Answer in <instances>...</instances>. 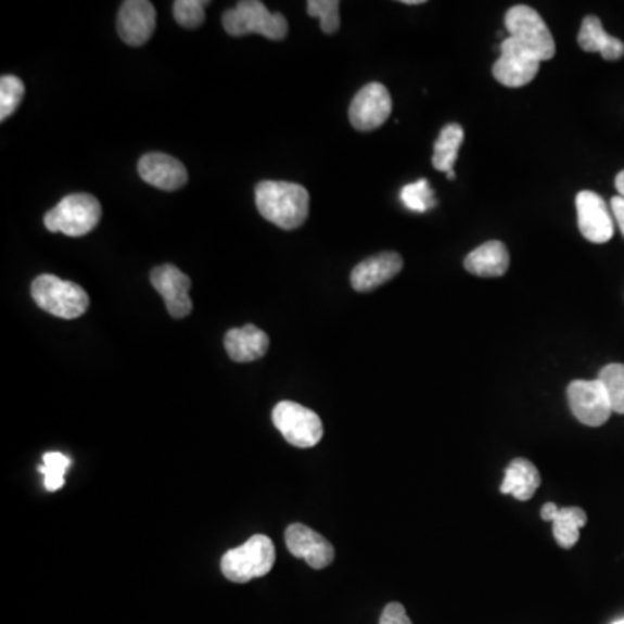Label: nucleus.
Instances as JSON below:
<instances>
[{
	"label": "nucleus",
	"instance_id": "obj_1",
	"mask_svg": "<svg viewBox=\"0 0 624 624\" xmlns=\"http://www.w3.org/2000/svg\"><path fill=\"white\" fill-rule=\"evenodd\" d=\"M309 193L295 182L263 181L255 188V203L264 219L284 231L301 228L309 216Z\"/></svg>",
	"mask_w": 624,
	"mask_h": 624
},
{
	"label": "nucleus",
	"instance_id": "obj_2",
	"mask_svg": "<svg viewBox=\"0 0 624 624\" xmlns=\"http://www.w3.org/2000/svg\"><path fill=\"white\" fill-rule=\"evenodd\" d=\"M31 297L40 309L63 319H77L89 309V295L80 284L61 280L54 275H40L31 283Z\"/></svg>",
	"mask_w": 624,
	"mask_h": 624
},
{
	"label": "nucleus",
	"instance_id": "obj_3",
	"mask_svg": "<svg viewBox=\"0 0 624 624\" xmlns=\"http://www.w3.org/2000/svg\"><path fill=\"white\" fill-rule=\"evenodd\" d=\"M103 208L100 200L89 193L68 194L43 217V225L51 233L78 238L91 233L100 225Z\"/></svg>",
	"mask_w": 624,
	"mask_h": 624
},
{
	"label": "nucleus",
	"instance_id": "obj_4",
	"mask_svg": "<svg viewBox=\"0 0 624 624\" xmlns=\"http://www.w3.org/2000/svg\"><path fill=\"white\" fill-rule=\"evenodd\" d=\"M222 26L233 37L258 34L269 40H283L289 22L281 13H271L260 0H242L222 16Z\"/></svg>",
	"mask_w": 624,
	"mask_h": 624
},
{
	"label": "nucleus",
	"instance_id": "obj_5",
	"mask_svg": "<svg viewBox=\"0 0 624 624\" xmlns=\"http://www.w3.org/2000/svg\"><path fill=\"white\" fill-rule=\"evenodd\" d=\"M275 560V543L264 534H255L240 547L226 551L220 560V571L229 582L249 583L271 573Z\"/></svg>",
	"mask_w": 624,
	"mask_h": 624
},
{
	"label": "nucleus",
	"instance_id": "obj_6",
	"mask_svg": "<svg viewBox=\"0 0 624 624\" xmlns=\"http://www.w3.org/2000/svg\"><path fill=\"white\" fill-rule=\"evenodd\" d=\"M505 26L508 37H512L519 46L531 52L539 61H550L556 56V40L548 30L547 23L543 22L538 11L530 5H513L505 14Z\"/></svg>",
	"mask_w": 624,
	"mask_h": 624
},
{
	"label": "nucleus",
	"instance_id": "obj_7",
	"mask_svg": "<svg viewBox=\"0 0 624 624\" xmlns=\"http://www.w3.org/2000/svg\"><path fill=\"white\" fill-rule=\"evenodd\" d=\"M272 422L284 440L295 448H315L323 437L321 418L313 409L293 400H281L275 406Z\"/></svg>",
	"mask_w": 624,
	"mask_h": 624
},
{
	"label": "nucleus",
	"instance_id": "obj_8",
	"mask_svg": "<svg viewBox=\"0 0 624 624\" xmlns=\"http://www.w3.org/2000/svg\"><path fill=\"white\" fill-rule=\"evenodd\" d=\"M568 403L574 417L583 425H603L614 413L608 391L599 379L574 380V382L569 383Z\"/></svg>",
	"mask_w": 624,
	"mask_h": 624
},
{
	"label": "nucleus",
	"instance_id": "obj_9",
	"mask_svg": "<svg viewBox=\"0 0 624 624\" xmlns=\"http://www.w3.org/2000/svg\"><path fill=\"white\" fill-rule=\"evenodd\" d=\"M542 61L525 51L512 37H507L499 48V58L493 65V77L510 89L527 86L538 75Z\"/></svg>",
	"mask_w": 624,
	"mask_h": 624
},
{
	"label": "nucleus",
	"instance_id": "obj_10",
	"mask_svg": "<svg viewBox=\"0 0 624 624\" xmlns=\"http://www.w3.org/2000/svg\"><path fill=\"white\" fill-rule=\"evenodd\" d=\"M392 113V98L387 87L371 82L354 95L349 109V120L354 129L371 132L389 120Z\"/></svg>",
	"mask_w": 624,
	"mask_h": 624
},
{
	"label": "nucleus",
	"instance_id": "obj_11",
	"mask_svg": "<svg viewBox=\"0 0 624 624\" xmlns=\"http://www.w3.org/2000/svg\"><path fill=\"white\" fill-rule=\"evenodd\" d=\"M150 280L153 289L164 297L168 315L176 319L191 315L193 302L190 298V276L173 264H164L151 271Z\"/></svg>",
	"mask_w": 624,
	"mask_h": 624
},
{
	"label": "nucleus",
	"instance_id": "obj_12",
	"mask_svg": "<svg viewBox=\"0 0 624 624\" xmlns=\"http://www.w3.org/2000/svg\"><path fill=\"white\" fill-rule=\"evenodd\" d=\"M577 226L590 243H608L614 237V217L608 203L594 191H582L576 196Z\"/></svg>",
	"mask_w": 624,
	"mask_h": 624
},
{
	"label": "nucleus",
	"instance_id": "obj_13",
	"mask_svg": "<svg viewBox=\"0 0 624 624\" xmlns=\"http://www.w3.org/2000/svg\"><path fill=\"white\" fill-rule=\"evenodd\" d=\"M284 542H286V547L293 557L306 560L313 569L328 568L335 559L332 543L307 525H290L284 533Z\"/></svg>",
	"mask_w": 624,
	"mask_h": 624
},
{
	"label": "nucleus",
	"instance_id": "obj_14",
	"mask_svg": "<svg viewBox=\"0 0 624 624\" xmlns=\"http://www.w3.org/2000/svg\"><path fill=\"white\" fill-rule=\"evenodd\" d=\"M155 5L148 0H127L122 4L117 30L127 46H132V48L144 46L155 31Z\"/></svg>",
	"mask_w": 624,
	"mask_h": 624
},
{
	"label": "nucleus",
	"instance_id": "obj_15",
	"mask_svg": "<svg viewBox=\"0 0 624 624\" xmlns=\"http://www.w3.org/2000/svg\"><path fill=\"white\" fill-rule=\"evenodd\" d=\"M138 173L142 181L164 191L181 190L188 182V170L179 160L165 153H148L141 156Z\"/></svg>",
	"mask_w": 624,
	"mask_h": 624
},
{
	"label": "nucleus",
	"instance_id": "obj_16",
	"mask_svg": "<svg viewBox=\"0 0 624 624\" xmlns=\"http://www.w3.org/2000/svg\"><path fill=\"white\" fill-rule=\"evenodd\" d=\"M403 269V257L396 252H383L354 267L351 283L356 292H371L396 278Z\"/></svg>",
	"mask_w": 624,
	"mask_h": 624
},
{
	"label": "nucleus",
	"instance_id": "obj_17",
	"mask_svg": "<svg viewBox=\"0 0 624 624\" xmlns=\"http://www.w3.org/2000/svg\"><path fill=\"white\" fill-rule=\"evenodd\" d=\"M226 353L237 362H252L266 356L269 349V336L260 328L246 324L233 328L225 336Z\"/></svg>",
	"mask_w": 624,
	"mask_h": 624
},
{
	"label": "nucleus",
	"instance_id": "obj_18",
	"mask_svg": "<svg viewBox=\"0 0 624 624\" xmlns=\"http://www.w3.org/2000/svg\"><path fill=\"white\" fill-rule=\"evenodd\" d=\"M542 477L533 461L525 458H515L505 469V479L499 492L512 495L519 501H527L538 492Z\"/></svg>",
	"mask_w": 624,
	"mask_h": 624
},
{
	"label": "nucleus",
	"instance_id": "obj_19",
	"mask_svg": "<svg viewBox=\"0 0 624 624\" xmlns=\"http://www.w3.org/2000/svg\"><path fill=\"white\" fill-rule=\"evenodd\" d=\"M467 271L481 278H498L510 267V255L501 242H487L472 250L466 257Z\"/></svg>",
	"mask_w": 624,
	"mask_h": 624
},
{
	"label": "nucleus",
	"instance_id": "obj_20",
	"mask_svg": "<svg viewBox=\"0 0 624 624\" xmlns=\"http://www.w3.org/2000/svg\"><path fill=\"white\" fill-rule=\"evenodd\" d=\"M577 43L585 52H599L606 61H617L624 56L623 40L603 30L602 22L597 16H586L583 20L582 30L577 34Z\"/></svg>",
	"mask_w": 624,
	"mask_h": 624
},
{
	"label": "nucleus",
	"instance_id": "obj_21",
	"mask_svg": "<svg viewBox=\"0 0 624 624\" xmlns=\"http://www.w3.org/2000/svg\"><path fill=\"white\" fill-rule=\"evenodd\" d=\"M463 138H466V132H463L461 125L448 124L443 127L440 138L435 141L434 156H432V165H434L435 170L446 174L455 170L458 151H460Z\"/></svg>",
	"mask_w": 624,
	"mask_h": 624
},
{
	"label": "nucleus",
	"instance_id": "obj_22",
	"mask_svg": "<svg viewBox=\"0 0 624 624\" xmlns=\"http://www.w3.org/2000/svg\"><path fill=\"white\" fill-rule=\"evenodd\" d=\"M586 522H588V517H586L583 508H560L556 521L551 522V525H553V538L559 543V547L564 548V550H571L580 542V531L585 527Z\"/></svg>",
	"mask_w": 624,
	"mask_h": 624
},
{
	"label": "nucleus",
	"instance_id": "obj_23",
	"mask_svg": "<svg viewBox=\"0 0 624 624\" xmlns=\"http://www.w3.org/2000/svg\"><path fill=\"white\" fill-rule=\"evenodd\" d=\"M43 463L39 467L43 475V486L48 492H58L65 486L66 470L72 467V460L60 451H49L43 455Z\"/></svg>",
	"mask_w": 624,
	"mask_h": 624
},
{
	"label": "nucleus",
	"instance_id": "obj_24",
	"mask_svg": "<svg viewBox=\"0 0 624 624\" xmlns=\"http://www.w3.org/2000/svg\"><path fill=\"white\" fill-rule=\"evenodd\" d=\"M400 202L408 211L417 214H425L435 207V194L426 179H418L417 182L406 184L400 190Z\"/></svg>",
	"mask_w": 624,
	"mask_h": 624
},
{
	"label": "nucleus",
	"instance_id": "obj_25",
	"mask_svg": "<svg viewBox=\"0 0 624 624\" xmlns=\"http://www.w3.org/2000/svg\"><path fill=\"white\" fill-rule=\"evenodd\" d=\"M599 380L608 391L612 411L624 415V365L614 362V365L603 367L600 370Z\"/></svg>",
	"mask_w": 624,
	"mask_h": 624
},
{
	"label": "nucleus",
	"instance_id": "obj_26",
	"mask_svg": "<svg viewBox=\"0 0 624 624\" xmlns=\"http://www.w3.org/2000/svg\"><path fill=\"white\" fill-rule=\"evenodd\" d=\"M25 95V84L14 75L0 78V120L11 117L22 104Z\"/></svg>",
	"mask_w": 624,
	"mask_h": 624
},
{
	"label": "nucleus",
	"instance_id": "obj_27",
	"mask_svg": "<svg viewBox=\"0 0 624 624\" xmlns=\"http://www.w3.org/2000/svg\"><path fill=\"white\" fill-rule=\"evenodd\" d=\"M307 14L321 20V30L327 35L335 34L341 28V2L339 0H310L307 2Z\"/></svg>",
	"mask_w": 624,
	"mask_h": 624
},
{
	"label": "nucleus",
	"instance_id": "obj_28",
	"mask_svg": "<svg viewBox=\"0 0 624 624\" xmlns=\"http://www.w3.org/2000/svg\"><path fill=\"white\" fill-rule=\"evenodd\" d=\"M211 5L208 0H176L174 2V17L184 28H199L205 22V8Z\"/></svg>",
	"mask_w": 624,
	"mask_h": 624
},
{
	"label": "nucleus",
	"instance_id": "obj_29",
	"mask_svg": "<svg viewBox=\"0 0 624 624\" xmlns=\"http://www.w3.org/2000/svg\"><path fill=\"white\" fill-rule=\"evenodd\" d=\"M380 624H413L406 614V609L403 603L391 602L383 609Z\"/></svg>",
	"mask_w": 624,
	"mask_h": 624
},
{
	"label": "nucleus",
	"instance_id": "obj_30",
	"mask_svg": "<svg viewBox=\"0 0 624 624\" xmlns=\"http://www.w3.org/2000/svg\"><path fill=\"white\" fill-rule=\"evenodd\" d=\"M611 212L612 217L616 220L617 226H620L621 233L624 237V199L623 196H614L611 200Z\"/></svg>",
	"mask_w": 624,
	"mask_h": 624
},
{
	"label": "nucleus",
	"instance_id": "obj_31",
	"mask_svg": "<svg viewBox=\"0 0 624 624\" xmlns=\"http://www.w3.org/2000/svg\"><path fill=\"white\" fill-rule=\"evenodd\" d=\"M559 512L560 508L556 504H545L542 508V519L543 521L553 522Z\"/></svg>",
	"mask_w": 624,
	"mask_h": 624
},
{
	"label": "nucleus",
	"instance_id": "obj_32",
	"mask_svg": "<svg viewBox=\"0 0 624 624\" xmlns=\"http://www.w3.org/2000/svg\"><path fill=\"white\" fill-rule=\"evenodd\" d=\"M616 190H617V193H620V196H623V199H624V170H623V173L617 174Z\"/></svg>",
	"mask_w": 624,
	"mask_h": 624
},
{
	"label": "nucleus",
	"instance_id": "obj_33",
	"mask_svg": "<svg viewBox=\"0 0 624 624\" xmlns=\"http://www.w3.org/2000/svg\"><path fill=\"white\" fill-rule=\"evenodd\" d=\"M403 4L420 5L423 4V0H403Z\"/></svg>",
	"mask_w": 624,
	"mask_h": 624
},
{
	"label": "nucleus",
	"instance_id": "obj_34",
	"mask_svg": "<svg viewBox=\"0 0 624 624\" xmlns=\"http://www.w3.org/2000/svg\"><path fill=\"white\" fill-rule=\"evenodd\" d=\"M446 176H448L449 181H451V179H455V170H453V173L446 174Z\"/></svg>",
	"mask_w": 624,
	"mask_h": 624
},
{
	"label": "nucleus",
	"instance_id": "obj_35",
	"mask_svg": "<svg viewBox=\"0 0 624 624\" xmlns=\"http://www.w3.org/2000/svg\"><path fill=\"white\" fill-rule=\"evenodd\" d=\"M612 624H624V620L616 621V623H612Z\"/></svg>",
	"mask_w": 624,
	"mask_h": 624
}]
</instances>
